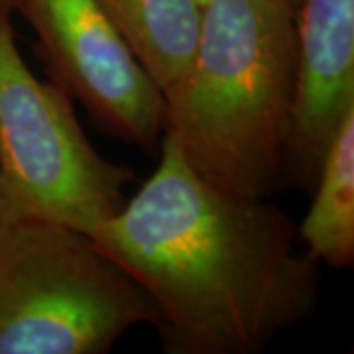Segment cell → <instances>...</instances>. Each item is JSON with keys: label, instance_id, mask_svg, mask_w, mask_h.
<instances>
[{"label": "cell", "instance_id": "30bf717a", "mask_svg": "<svg viewBox=\"0 0 354 354\" xmlns=\"http://www.w3.org/2000/svg\"><path fill=\"white\" fill-rule=\"evenodd\" d=\"M205 2H207V0H199V4H201V6L205 4Z\"/></svg>", "mask_w": 354, "mask_h": 354}, {"label": "cell", "instance_id": "7a4b0ae2", "mask_svg": "<svg viewBox=\"0 0 354 354\" xmlns=\"http://www.w3.org/2000/svg\"><path fill=\"white\" fill-rule=\"evenodd\" d=\"M164 134L211 187L270 199L286 183L293 101V10L278 0H207L197 46L162 91Z\"/></svg>", "mask_w": 354, "mask_h": 354}, {"label": "cell", "instance_id": "277c9868", "mask_svg": "<svg viewBox=\"0 0 354 354\" xmlns=\"http://www.w3.org/2000/svg\"><path fill=\"white\" fill-rule=\"evenodd\" d=\"M12 16L0 0V215L39 216L91 236L127 203L134 171L91 144L64 88L30 71Z\"/></svg>", "mask_w": 354, "mask_h": 354}, {"label": "cell", "instance_id": "9c48e42d", "mask_svg": "<svg viewBox=\"0 0 354 354\" xmlns=\"http://www.w3.org/2000/svg\"><path fill=\"white\" fill-rule=\"evenodd\" d=\"M278 2H281L283 6H288L290 10H293V14L297 10V6H299V0H278Z\"/></svg>", "mask_w": 354, "mask_h": 354}, {"label": "cell", "instance_id": "3957f363", "mask_svg": "<svg viewBox=\"0 0 354 354\" xmlns=\"http://www.w3.org/2000/svg\"><path fill=\"white\" fill-rule=\"evenodd\" d=\"M158 323L148 293L88 234L0 215V354H104Z\"/></svg>", "mask_w": 354, "mask_h": 354}, {"label": "cell", "instance_id": "52a82bcc", "mask_svg": "<svg viewBox=\"0 0 354 354\" xmlns=\"http://www.w3.org/2000/svg\"><path fill=\"white\" fill-rule=\"evenodd\" d=\"M97 2L144 71L162 91L183 73L199 38V0Z\"/></svg>", "mask_w": 354, "mask_h": 354}, {"label": "cell", "instance_id": "5b68a950", "mask_svg": "<svg viewBox=\"0 0 354 354\" xmlns=\"http://www.w3.org/2000/svg\"><path fill=\"white\" fill-rule=\"evenodd\" d=\"M38 36L51 81L97 127L148 153L164 136V95L97 0H8Z\"/></svg>", "mask_w": 354, "mask_h": 354}, {"label": "cell", "instance_id": "8992f818", "mask_svg": "<svg viewBox=\"0 0 354 354\" xmlns=\"http://www.w3.org/2000/svg\"><path fill=\"white\" fill-rule=\"evenodd\" d=\"M295 101L286 183L313 189L319 165L354 113V0H299Z\"/></svg>", "mask_w": 354, "mask_h": 354}, {"label": "cell", "instance_id": "ba28073f", "mask_svg": "<svg viewBox=\"0 0 354 354\" xmlns=\"http://www.w3.org/2000/svg\"><path fill=\"white\" fill-rule=\"evenodd\" d=\"M313 203L297 227L305 252L335 270L354 264V113L337 130L317 174Z\"/></svg>", "mask_w": 354, "mask_h": 354}, {"label": "cell", "instance_id": "6da1fadb", "mask_svg": "<svg viewBox=\"0 0 354 354\" xmlns=\"http://www.w3.org/2000/svg\"><path fill=\"white\" fill-rule=\"evenodd\" d=\"M138 193L91 234L148 293L171 354H256L313 313L319 262L270 199L211 187L162 136Z\"/></svg>", "mask_w": 354, "mask_h": 354}]
</instances>
